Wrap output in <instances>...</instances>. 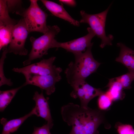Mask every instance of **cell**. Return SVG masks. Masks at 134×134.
I'll use <instances>...</instances> for the list:
<instances>
[{
    "label": "cell",
    "instance_id": "obj_1",
    "mask_svg": "<svg viewBox=\"0 0 134 134\" xmlns=\"http://www.w3.org/2000/svg\"><path fill=\"white\" fill-rule=\"evenodd\" d=\"M61 113L63 121L72 127L69 134H99L98 128L104 120L99 109L85 108L72 103L62 106Z\"/></svg>",
    "mask_w": 134,
    "mask_h": 134
},
{
    "label": "cell",
    "instance_id": "obj_2",
    "mask_svg": "<svg viewBox=\"0 0 134 134\" xmlns=\"http://www.w3.org/2000/svg\"><path fill=\"white\" fill-rule=\"evenodd\" d=\"M92 45L84 53L74 55L75 60L71 62L65 71L67 80L70 84L77 81L85 80L96 72L101 64L94 58L91 52Z\"/></svg>",
    "mask_w": 134,
    "mask_h": 134
},
{
    "label": "cell",
    "instance_id": "obj_3",
    "mask_svg": "<svg viewBox=\"0 0 134 134\" xmlns=\"http://www.w3.org/2000/svg\"><path fill=\"white\" fill-rule=\"evenodd\" d=\"M37 1L30 0V4L28 8L16 13L22 16L29 33L36 32L44 34L48 29L46 24L48 15L40 8Z\"/></svg>",
    "mask_w": 134,
    "mask_h": 134
},
{
    "label": "cell",
    "instance_id": "obj_4",
    "mask_svg": "<svg viewBox=\"0 0 134 134\" xmlns=\"http://www.w3.org/2000/svg\"><path fill=\"white\" fill-rule=\"evenodd\" d=\"M48 27L47 32L41 36L37 38L33 36L30 37L32 48L28 58L23 62L24 66L29 65L33 60L41 58L48 54L49 49L53 48L55 38L60 30L56 25L48 26Z\"/></svg>",
    "mask_w": 134,
    "mask_h": 134
},
{
    "label": "cell",
    "instance_id": "obj_5",
    "mask_svg": "<svg viewBox=\"0 0 134 134\" xmlns=\"http://www.w3.org/2000/svg\"><path fill=\"white\" fill-rule=\"evenodd\" d=\"M112 4L105 11L97 14H89L83 10L80 11L82 18L79 21L80 23H86L90 26L95 35L101 39L100 47L101 48L106 45H112V41L113 39V36L109 34L107 36L105 32L106 16Z\"/></svg>",
    "mask_w": 134,
    "mask_h": 134
},
{
    "label": "cell",
    "instance_id": "obj_6",
    "mask_svg": "<svg viewBox=\"0 0 134 134\" xmlns=\"http://www.w3.org/2000/svg\"><path fill=\"white\" fill-rule=\"evenodd\" d=\"M28 33L24 19L21 18L13 26L11 41L7 48L8 53H12L20 55H27L28 51L25 45Z\"/></svg>",
    "mask_w": 134,
    "mask_h": 134
},
{
    "label": "cell",
    "instance_id": "obj_7",
    "mask_svg": "<svg viewBox=\"0 0 134 134\" xmlns=\"http://www.w3.org/2000/svg\"><path fill=\"white\" fill-rule=\"evenodd\" d=\"M70 85L73 89L70 96L75 99L79 98L80 106L85 108L88 107V104L92 99L103 92L100 89L92 86L85 80L75 81Z\"/></svg>",
    "mask_w": 134,
    "mask_h": 134
},
{
    "label": "cell",
    "instance_id": "obj_8",
    "mask_svg": "<svg viewBox=\"0 0 134 134\" xmlns=\"http://www.w3.org/2000/svg\"><path fill=\"white\" fill-rule=\"evenodd\" d=\"M56 58L52 57L47 59H43L37 63L29 65L21 68H14L13 71L24 74L31 73L39 75H46L60 73L62 69L53 65Z\"/></svg>",
    "mask_w": 134,
    "mask_h": 134
},
{
    "label": "cell",
    "instance_id": "obj_9",
    "mask_svg": "<svg viewBox=\"0 0 134 134\" xmlns=\"http://www.w3.org/2000/svg\"><path fill=\"white\" fill-rule=\"evenodd\" d=\"M26 82L24 86L28 84L34 85L39 87L45 91L46 95H49L55 91L56 83L62 79L60 73L46 75H39L31 73L24 75Z\"/></svg>",
    "mask_w": 134,
    "mask_h": 134
},
{
    "label": "cell",
    "instance_id": "obj_10",
    "mask_svg": "<svg viewBox=\"0 0 134 134\" xmlns=\"http://www.w3.org/2000/svg\"><path fill=\"white\" fill-rule=\"evenodd\" d=\"M88 34L85 35L72 40L64 42H60L55 40L53 48H61L74 55L85 51L86 49L93 44L91 42L95 35L90 27L87 29Z\"/></svg>",
    "mask_w": 134,
    "mask_h": 134
},
{
    "label": "cell",
    "instance_id": "obj_11",
    "mask_svg": "<svg viewBox=\"0 0 134 134\" xmlns=\"http://www.w3.org/2000/svg\"><path fill=\"white\" fill-rule=\"evenodd\" d=\"M48 99L44 97L42 90L40 94L37 91L34 92L33 99L36 104L35 115L44 119L47 123L54 125Z\"/></svg>",
    "mask_w": 134,
    "mask_h": 134
},
{
    "label": "cell",
    "instance_id": "obj_12",
    "mask_svg": "<svg viewBox=\"0 0 134 134\" xmlns=\"http://www.w3.org/2000/svg\"><path fill=\"white\" fill-rule=\"evenodd\" d=\"M40 1L53 15L68 21L74 26H79V22L73 18L65 10L62 5L50 1L46 0Z\"/></svg>",
    "mask_w": 134,
    "mask_h": 134
},
{
    "label": "cell",
    "instance_id": "obj_13",
    "mask_svg": "<svg viewBox=\"0 0 134 134\" xmlns=\"http://www.w3.org/2000/svg\"><path fill=\"white\" fill-rule=\"evenodd\" d=\"M35 114L34 107L29 113L18 118L8 121L6 119L2 118L0 121L1 124L3 126V130L1 134H11L16 132L28 118L33 115H35Z\"/></svg>",
    "mask_w": 134,
    "mask_h": 134
},
{
    "label": "cell",
    "instance_id": "obj_14",
    "mask_svg": "<svg viewBox=\"0 0 134 134\" xmlns=\"http://www.w3.org/2000/svg\"><path fill=\"white\" fill-rule=\"evenodd\" d=\"M117 45L120 50L119 56L115 61L124 65L129 71L134 73V51L121 43H118Z\"/></svg>",
    "mask_w": 134,
    "mask_h": 134
},
{
    "label": "cell",
    "instance_id": "obj_15",
    "mask_svg": "<svg viewBox=\"0 0 134 134\" xmlns=\"http://www.w3.org/2000/svg\"><path fill=\"white\" fill-rule=\"evenodd\" d=\"M106 87L108 89L106 92L113 101L122 100L125 98L124 89L117 77L109 79Z\"/></svg>",
    "mask_w": 134,
    "mask_h": 134
},
{
    "label": "cell",
    "instance_id": "obj_16",
    "mask_svg": "<svg viewBox=\"0 0 134 134\" xmlns=\"http://www.w3.org/2000/svg\"><path fill=\"white\" fill-rule=\"evenodd\" d=\"M5 0H0V26H12L15 25L18 22L9 16Z\"/></svg>",
    "mask_w": 134,
    "mask_h": 134
},
{
    "label": "cell",
    "instance_id": "obj_17",
    "mask_svg": "<svg viewBox=\"0 0 134 134\" xmlns=\"http://www.w3.org/2000/svg\"><path fill=\"white\" fill-rule=\"evenodd\" d=\"M23 85L18 87L5 91H0V111H3L10 103L18 91L23 87Z\"/></svg>",
    "mask_w": 134,
    "mask_h": 134
},
{
    "label": "cell",
    "instance_id": "obj_18",
    "mask_svg": "<svg viewBox=\"0 0 134 134\" xmlns=\"http://www.w3.org/2000/svg\"><path fill=\"white\" fill-rule=\"evenodd\" d=\"M13 26H0V50L7 47L11 39Z\"/></svg>",
    "mask_w": 134,
    "mask_h": 134
},
{
    "label": "cell",
    "instance_id": "obj_19",
    "mask_svg": "<svg viewBox=\"0 0 134 134\" xmlns=\"http://www.w3.org/2000/svg\"><path fill=\"white\" fill-rule=\"evenodd\" d=\"M99 96L97 104L99 109L104 110L109 109L113 101L106 92H104Z\"/></svg>",
    "mask_w": 134,
    "mask_h": 134
},
{
    "label": "cell",
    "instance_id": "obj_20",
    "mask_svg": "<svg viewBox=\"0 0 134 134\" xmlns=\"http://www.w3.org/2000/svg\"><path fill=\"white\" fill-rule=\"evenodd\" d=\"M3 51L1 58L0 60V86L4 85H7L11 86L12 85V83L10 79L6 78L4 76L3 72V65L5 59L6 57V55L8 53L7 48L5 47L3 49Z\"/></svg>",
    "mask_w": 134,
    "mask_h": 134
},
{
    "label": "cell",
    "instance_id": "obj_21",
    "mask_svg": "<svg viewBox=\"0 0 134 134\" xmlns=\"http://www.w3.org/2000/svg\"><path fill=\"white\" fill-rule=\"evenodd\" d=\"M124 89L131 88V84L134 80V73L129 71L126 74L117 77Z\"/></svg>",
    "mask_w": 134,
    "mask_h": 134
},
{
    "label": "cell",
    "instance_id": "obj_22",
    "mask_svg": "<svg viewBox=\"0 0 134 134\" xmlns=\"http://www.w3.org/2000/svg\"><path fill=\"white\" fill-rule=\"evenodd\" d=\"M115 127L118 134H134V129L131 125L118 122L116 124Z\"/></svg>",
    "mask_w": 134,
    "mask_h": 134
},
{
    "label": "cell",
    "instance_id": "obj_23",
    "mask_svg": "<svg viewBox=\"0 0 134 134\" xmlns=\"http://www.w3.org/2000/svg\"><path fill=\"white\" fill-rule=\"evenodd\" d=\"M53 125L47 123L41 127H34L33 133L31 134H51L50 130Z\"/></svg>",
    "mask_w": 134,
    "mask_h": 134
},
{
    "label": "cell",
    "instance_id": "obj_24",
    "mask_svg": "<svg viewBox=\"0 0 134 134\" xmlns=\"http://www.w3.org/2000/svg\"><path fill=\"white\" fill-rule=\"evenodd\" d=\"M9 12L13 10L18 5L21 4V1L20 0H6Z\"/></svg>",
    "mask_w": 134,
    "mask_h": 134
},
{
    "label": "cell",
    "instance_id": "obj_25",
    "mask_svg": "<svg viewBox=\"0 0 134 134\" xmlns=\"http://www.w3.org/2000/svg\"><path fill=\"white\" fill-rule=\"evenodd\" d=\"M59 1L62 3L71 6H74L76 5V2L74 0H59Z\"/></svg>",
    "mask_w": 134,
    "mask_h": 134
}]
</instances>
